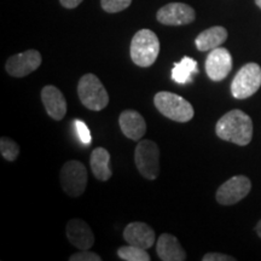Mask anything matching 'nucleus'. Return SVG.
<instances>
[{
  "instance_id": "obj_10",
  "label": "nucleus",
  "mask_w": 261,
  "mask_h": 261,
  "mask_svg": "<svg viewBox=\"0 0 261 261\" xmlns=\"http://www.w3.org/2000/svg\"><path fill=\"white\" fill-rule=\"evenodd\" d=\"M158 21L166 25H184L195 21V10L184 3H171L158 11Z\"/></svg>"
},
{
  "instance_id": "obj_21",
  "label": "nucleus",
  "mask_w": 261,
  "mask_h": 261,
  "mask_svg": "<svg viewBox=\"0 0 261 261\" xmlns=\"http://www.w3.org/2000/svg\"><path fill=\"white\" fill-rule=\"evenodd\" d=\"M0 152H2V156L5 160L12 162L17 159L19 154V146L12 139L3 137L2 140H0Z\"/></svg>"
},
{
  "instance_id": "obj_19",
  "label": "nucleus",
  "mask_w": 261,
  "mask_h": 261,
  "mask_svg": "<svg viewBox=\"0 0 261 261\" xmlns=\"http://www.w3.org/2000/svg\"><path fill=\"white\" fill-rule=\"evenodd\" d=\"M198 73L197 62L191 57H182V60L174 64L172 69V80L174 83L184 85L191 83L192 76Z\"/></svg>"
},
{
  "instance_id": "obj_18",
  "label": "nucleus",
  "mask_w": 261,
  "mask_h": 261,
  "mask_svg": "<svg viewBox=\"0 0 261 261\" xmlns=\"http://www.w3.org/2000/svg\"><path fill=\"white\" fill-rule=\"evenodd\" d=\"M91 168L98 180L107 181L112 178L113 171L110 168V154L107 149L96 148L91 154Z\"/></svg>"
},
{
  "instance_id": "obj_27",
  "label": "nucleus",
  "mask_w": 261,
  "mask_h": 261,
  "mask_svg": "<svg viewBox=\"0 0 261 261\" xmlns=\"http://www.w3.org/2000/svg\"><path fill=\"white\" fill-rule=\"evenodd\" d=\"M255 230H256V232H257V234H259V237L261 238V220L259 221V223H257V225H256V227H255Z\"/></svg>"
},
{
  "instance_id": "obj_13",
  "label": "nucleus",
  "mask_w": 261,
  "mask_h": 261,
  "mask_svg": "<svg viewBox=\"0 0 261 261\" xmlns=\"http://www.w3.org/2000/svg\"><path fill=\"white\" fill-rule=\"evenodd\" d=\"M67 237L74 247L80 250H87L93 246L94 236L86 221L71 219L67 224Z\"/></svg>"
},
{
  "instance_id": "obj_26",
  "label": "nucleus",
  "mask_w": 261,
  "mask_h": 261,
  "mask_svg": "<svg viewBox=\"0 0 261 261\" xmlns=\"http://www.w3.org/2000/svg\"><path fill=\"white\" fill-rule=\"evenodd\" d=\"M60 2L65 9H75L83 3V0H60Z\"/></svg>"
},
{
  "instance_id": "obj_1",
  "label": "nucleus",
  "mask_w": 261,
  "mask_h": 261,
  "mask_svg": "<svg viewBox=\"0 0 261 261\" xmlns=\"http://www.w3.org/2000/svg\"><path fill=\"white\" fill-rule=\"evenodd\" d=\"M215 133L226 142L241 146L248 145L253 138V121L242 110H231L217 122Z\"/></svg>"
},
{
  "instance_id": "obj_8",
  "label": "nucleus",
  "mask_w": 261,
  "mask_h": 261,
  "mask_svg": "<svg viewBox=\"0 0 261 261\" xmlns=\"http://www.w3.org/2000/svg\"><path fill=\"white\" fill-rule=\"evenodd\" d=\"M252 182L244 175H236L224 182L217 191V201L220 204L231 205L243 200L250 192Z\"/></svg>"
},
{
  "instance_id": "obj_11",
  "label": "nucleus",
  "mask_w": 261,
  "mask_h": 261,
  "mask_svg": "<svg viewBox=\"0 0 261 261\" xmlns=\"http://www.w3.org/2000/svg\"><path fill=\"white\" fill-rule=\"evenodd\" d=\"M232 69V57L224 47H217L208 54L205 60V71L208 77L213 81H221Z\"/></svg>"
},
{
  "instance_id": "obj_17",
  "label": "nucleus",
  "mask_w": 261,
  "mask_h": 261,
  "mask_svg": "<svg viewBox=\"0 0 261 261\" xmlns=\"http://www.w3.org/2000/svg\"><path fill=\"white\" fill-rule=\"evenodd\" d=\"M227 39V31L220 25L208 28L198 34L196 38L195 44L196 47L202 52L212 51L214 48L219 47L221 44H224Z\"/></svg>"
},
{
  "instance_id": "obj_4",
  "label": "nucleus",
  "mask_w": 261,
  "mask_h": 261,
  "mask_svg": "<svg viewBox=\"0 0 261 261\" xmlns=\"http://www.w3.org/2000/svg\"><path fill=\"white\" fill-rule=\"evenodd\" d=\"M77 94L80 102L92 112H99L109 103V94L106 87L94 74H86L77 85Z\"/></svg>"
},
{
  "instance_id": "obj_20",
  "label": "nucleus",
  "mask_w": 261,
  "mask_h": 261,
  "mask_svg": "<svg viewBox=\"0 0 261 261\" xmlns=\"http://www.w3.org/2000/svg\"><path fill=\"white\" fill-rule=\"evenodd\" d=\"M117 255L121 260L125 261H150L151 257L146 252V249H143V248L132 246V244H128L126 247L119 248L117 250Z\"/></svg>"
},
{
  "instance_id": "obj_24",
  "label": "nucleus",
  "mask_w": 261,
  "mask_h": 261,
  "mask_svg": "<svg viewBox=\"0 0 261 261\" xmlns=\"http://www.w3.org/2000/svg\"><path fill=\"white\" fill-rule=\"evenodd\" d=\"M70 261H100L102 257L98 255L97 253L90 252L89 249L87 250H81L79 253H75L73 255H70L69 257Z\"/></svg>"
},
{
  "instance_id": "obj_25",
  "label": "nucleus",
  "mask_w": 261,
  "mask_h": 261,
  "mask_svg": "<svg viewBox=\"0 0 261 261\" xmlns=\"http://www.w3.org/2000/svg\"><path fill=\"white\" fill-rule=\"evenodd\" d=\"M236 259L230 255L220 253H208L202 257V261H234Z\"/></svg>"
},
{
  "instance_id": "obj_9",
  "label": "nucleus",
  "mask_w": 261,
  "mask_h": 261,
  "mask_svg": "<svg viewBox=\"0 0 261 261\" xmlns=\"http://www.w3.org/2000/svg\"><path fill=\"white\" fill-rule=\"evenodd\" d=\"M41 55L37 50H28L11 56L6 62V71L15 77L27 76L41 64Z\"/></svg>"
},
{
  "instance_id": "obj_23",
  "label": "nucleus",
  "mask_w": 261,
  "mask_h": 261,
  "mask_svg": "<svg viewBox=\"0 0 261 261\" xmlns=\"http://www.w3.org/2000/svg\"><path fill=\"white\" fill-rule=\"evenodd\" d=\"M75 129H76V133L77 136H79L81 142H83L85 145H89L92 138H91L90 129L86 123L81 121V120H75Z\"/></svg>"
},
{
  "instance_id": "obj_15",
  "label": "nucleus",
  "mask_w": 261,
  "mask_h": 261,
  "mask_svg": "<svg viewBox=\"0 0 261 261\" xmlns=\"http://www.w3.org/2000/svg\"><path fill=\"white\" fill-rule=\"evenodd\" d=\"M119 125L122 133L130 140H140L146 132L144 117L136 110H125L119 117Z\"/></svg>"
},
{
  "instance_id": "obj_7",
  "label": "nucleus",
  "mask_w": 261,
  "mask_h": 261,
  "mask_svg": "<svg viewBox=\"0 0 261 261\" xmlns=\"http://www.w3.org/2000/svg\"><path fill=\"white\" fill-rule=\"evenodd\" d=\"M61 187L70 197H79L86 190L87 171L86 167L76 160L65 162L61 169Z\"/></svg>"
},
{
  "instance_id": "obj_2",
  "label": "nucleus",
  "mask_w": 261,
  "mask_h": 261,
  "mask_svg": "<svg viewBox=\"0 0 261 261\" xmlns=\"http://www.w3.org/2000/svg\"><path fill=\"white\" fill-rule=\"evenodd\" d=\"M160 54V40L150 29L137 32L130 42V58L133 63L146 68L155 63Z\"/></svg>"
},
{
  "instance_id": "obj_16",
  "label": "nucleus",
  "mask_w": 261,
  "mask_h": 261,
  "mask_svg": "<svg viewBox=\"0 0 261 261\" xmlns=\"http://www.w3.org/2000/svg\"><path fill=\"white\" fill-rule=\"evenodd\" d=\"M156 253L162 261H184L187 253L182 249L177 237L169 233H162L158 240Z\"/></svg>"
},
{
  "instance_id": "obj_12",
  "label": "nucleus",
  "mask_w": 261,
  "mask_h": 261,
  "mask_svg": "<svg viewBox=\"0 0 261 261\" xmlns=\"http://www.w3.org/2000/svg\"><path fill=\"white\" fill-rule=\"evenodd\" d=\"M123 238L128 244L140 247L143 249H150L156 241L155 231L148 224L139 221L127 225L123 230Z\"/></svg>"
},
{
  "instance_id": "obj_14",
  "label": "nucleus",
  "mask_w": 261,
  "mask_h": 261,
  "mask_svg": "<svg viewBox=\"0 0 261 261\" xmlns=\"http://www.w3.org/2000/svg\"><path fill=\"white\" fill-rule=\"evenodd\" d=\"M41 100L48 116L56 121H61L67 114V102L63 93L56 86H45L41 91Z\"/></svg>"
},
{
  "instance_id": "obj_5",
  "label": "nucleus",
  "mask_w": 261,
  "mask_h": 261,
  "mask_svg": "<svg viewBox=\"0 0 261 261\" xmlns=\"http://www.w3.org/2000/svg\"><path fill=\"white\" fill-rule=\"evenodd\" d=\"M261 86V67L256 63L243 65L231 84V93L237 99L252 97Z\"/></svg>"
},
{
  "instance_id": "obj_3",
  "label": "nucleus",
  "mask_w": 261,
  "mask_h": 261,
  "mask_svg": "<svg viewBox=\"0 0 261 261\" xmlns=\"http://www.w3.org/2000/svg\"><path fill=\"white\" fill-rule=\"evenodd\" d=\"M156 109L163 116L177 122H188L194 117V108L179 94L161 91L154 97Z\"/></svg>"
},
{
  "instance_id": "obj_28",
  "label": "nucleus",
  "mask_w": 261,
  "mask_h": 261,
  "mask_svg": "<svg viewBox=\"0 0 261 261\" xmlns=\"http://www.w3.org/2000/svg\"><path fill=\"white\" fill-rule=\"evenodd\" d=\"M255 3H256V5L261 9V0H255Z\"/></svg>"
},
{
  "instance_id": "obj_22",
  "label": "nucleus",
  "mask_w": 261,
  "mask_h": 261,
  "mask_svg": "<svg viewBox=\"0 0 261 261\" xmlns=\"http://www.w3.org/2000/svg\"><path fill=\"white\" fill-rule=\"evenodd\" d=\"M132 0H102L100 5L106 12L109 14H116L128 8Z\"/></svg>"
},
{
  "instance_id": "obj_6",
  "label": "nucleus",
  "mask_w": 261,
  "mask_h": 261,
  "mask_svg": "<svg viewBox=\"0 0 261 261\" xmlns=\"http://www.w3.org/2000/svg\"><path fill=\"white\" fill-rule=\"evenodd\" d=\"M138 171L149 180H155L160 174V149L152 140H140L135 151Z\"/></svg>"
}]
</instances>
